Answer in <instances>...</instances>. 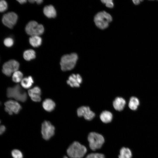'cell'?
<instances>
[{"instance_id":"7402d4cb","label":"cell","mask_w":158,"mask_h":158,"mask_svg":"<svg viewBox=\"0 0 158 158\" xmlns=\"http://www.w3.org/2000/svg\"><path fill=\"white\" fill-rule=\"evenodd\" d=\"M35 53L32 49H30L25 51L23 54L24 59L26 61H29L34 59L35 57Z\"/></svg>"},{"instance_id":"5bb4252c","label":"cell","mask_w":158,"mask_h":158,"mask_svg":"<svg viewBox=\"0 0 158 158\" xmlns=\"http://www.w3.org/2000/svg\"><path fill=\"white\" fill-rule=\"evenodd\" d=\"M125 100L121 97H116L113 102V106L116 111H120L122 110L126 105Z\"/></svg>"},{"instance_id":"9a60e30c","label":"cell","mask_w":158,"mask_h":158,"mask_svg":"<svg viewBox=\"0 0 158 158\" xmlns=\"http://www.w3.org/2000/svg\"><path fill=\"white\" fill-rule=\"evenodd\" d=\"M56 106L54 102L50 99H47L42 103V107L44 109L48 112L53 111Z\"/></svg>"},{"instance_id":"484cf974","label":"cell","mask_w":158,"mask_h":158,"mask_svg":"<svg viewBox=\"0 0 158 158\" xmlns=\"http://www.w3.org/2000/svg\"><path fill=\"white\" fill-rule=\"evenodd\" d=\"M7 8V4L6 1L4 0H1L0 1V11L3 12L5 11Z\"/></svg>"},{"instance_id":"ffe728a7","label":"cell","mask_w":158,"mask_h":158,"mask_svg":"<svg viewBox=\"0 0 158 158\" xmlns=\"http://www.w3.org/2000/svg\"><path fill=\"white\" fill-rule=\"evenodd\" d=\"M29 41L32 46L37 47L41 44L42 39L39 36H33L29 38Z\"/></svg>"},{"instance_id":"f546056e","label":"cell","mask_w":158,"mask_h":158,"mask_svg":"<svg viewBox=\"0 0 158 158\" xmlns=\"http://www.w3.org/2000/svg\"><path fill=\"white\" fill-rule=\"evenodd\" d=\"M142 1L139 0H133V3L135 5H138L139 4L140 2Z\"/></svg>"},{"instance_id":"603a6c76","label":"cell","mask_w":158,"mask_h":158,"mask_svg":"<svg viewBox=\"0 0 158 158\" xmlns=\"http://www.w3.org/2000/svg\"><path fill=\"white\" fill-rule=\"evenodd\" d=\"M23 74L22 72L17 71L14 72L12 76V81L15 83H18L21 82L23 79Z\"/></svg>"},{"instance_id":"cb8c5ba5","label":"cell","mask_w":158,"mask_h":158,"mask_svg":"<svg viewBox=\"0 0 158 158\" xmlns=\"http://www.w3.org/2000/svg\"><path fill=\"white\" fill-rule=\"evenodd\" d=\"M11 155L13 158H23L22 152L17 149H14L11 152Z\"/></svg>"},{"instance_id":"8fae6325","label":"cell","mask_w":158,"mask_h":158,"mask_svg":"<svg viewBox=\"0 0 158 158\" xmlns=\"http://www.w3.org/2000/svg\"><path fill=\"white\" fill-rule=\"evenodd\" d=\"M18 19L17 15L13 12L8 13L3 15L2 22L6 26L12 28L16 23Z\"/></svg>"},{"instance_id":"4dcf8cb0","label":"cell","mask_w":158,"mask_h":158,"mask_svg":"<svg viewBox=\"0 0 158 158\" xmlns=\"http://www.w3.org/2000/svg\"><path fill=\"white\" fill-rule=\"evenodd\" d=\"M20 4H23L26 3L27 1L26 0H17Z\"/></svg>"},{"instance_id":"4fadbf2b","label":"cell","mask_w":158,"mask_h":158,"mask_svg":"<svg viewBox=\"0 0 158 158\" xmlns=\"http://www.w3.org/2000/svg\"><path fill=\"white\" fill-rule=\"evenodd\" d=\"M28 95L31 99L35 102H39L41 100V91L38 86H35L28 91Z\"/></svg>"},{"instance_id":"3957f363","label":"cell","mask_w":158,"mask_h":158,"mask_svg":"<svg viewBox=\"0 0 158 158\" xmlns=\"http://www.w3.org/2000/svg\"><path fill=\"white\" fill-rule=\"evenodd\" d=\"M6 95L8 98H13L22 102H25L27 98L26 93L19 85H17L13 87L8 88Z\"/></svg>"},{"instance_id":"5b68a950","label":"cell","mask_w":158,"mask_h":158,"mask_svg":"<svg viewBox=\"0 0 158 158\" xmlns=\"http://www.w3.org/2000/svg\"><path fill=\"white\" fill-rule=\"evenodd\" d=\"M88 140L90 147L93 151L101 148L104 141V138L102 135L95 132L89 134Z\"/></svg>"},{"instance_id":"52a82bcc","label":"cell","mask_w":158,"mask_h":158,"mask_svg":"<svg viewBox=\"0 0 158 158\" xmlns=\"http://www.w3.org/2000/svg\"><path fill=\"white\" fill-rule=\"evenodd\" d=\"M19 67V63L17 61L11 60L4 63L2 72L6 76H10L12 73L18 71Z\"/></svg>"},{"instance_id":"30bf717a","label":"cell","mask_w":158,"mask_h":158,"mask_svg":"<svg viewBox=\"0 0 158 158\" xmlns=\"http://www.w3.org/2000/svg\"><path fill=\"white\" fill-rule=\"evenodd\" d=\"M78 116H83L86 120H91L95 116V113L92 111L88 106H82L78 108L77 110Z\"/></svg>"},{"instance_id":"7a4b0ae2","label":"cell","mask_w":158,"mask_h":158,"mask_svg":"<svg viewBox=\"0 0 158 158\" xmlns=\"http://www.w3.org/2000/svg\"><path fill=\"white\" fill-rule=\"evenodd\" d=\"M87 151L85 147L77 141L73 142L67 150L68 155L71 158H81Z\"/></svg>"},{"instance_id":"d6a6232c","label":"cell","mask_w":158,"mask_h":158,"mask_svg":"<svg viewBox=\"0 0 158 158\" xmlns=\"http://www.w3.org/2000/svg\"><path fill=\"white\" fill-rule=\"evenodd\" d=\"M29 1L30 3H34L35 2V0H29Z\"/></svg>"},{"instance_id":"ba28073f","label":"cell","mask_w":158,"mask_h":158,"mask_svg":"<svg viewBox=\"0 0 158 158\" xmlns=\"http://www.w3.org/2000/svg\"><path fill=\"white\" fill-rule=\"evenodd\" d=\"M54 126L49 121H44L42 124L41 132L43 138L47 140L53 136L55 132Z\"/></svg>"},{"instance_id":"83f0119b","label":"cell","mask_w":158,"mask_h":158,"mask_svg":"<svg viewBox=\"0 0 158 158\" xmlns=\"http://www.w3.org/2000/svg\"><path fill=\"white\" fill-rule=\"evenodd\" d=\"M101 1L108 7L111 8L114 6V4L112 0H102Z\"/></svg>"},{"instance_id":"7c38bea8","label":"cell","mask_w":158,"mask_h":158,"mask_svg":"<svg viewBox=\"0 0 158 158\" xmlns=\"http://www.w3.org/2000/svg\"><path fill=\"white\" fill-rule=\"evenodd\" d=\"M82 76L79 74L73 73L69 75L66 81L67 84L72 87H78L82 83Z\"/></svg>"},{"instance_id":"44dd1931","label":"cell","mask_w":158,"mask_h":158,"mask_svg":"<svg viewBox=\"0 0 158 158\" xmlns=\"http://www.w3.org/2000/svg\"><path fill=\"white\" fill-rule=\"evenodd\" d=\"M140 102L138 99L136 97H131L129 100L128 106L131 110H135L137 109L139 105Z\"/></svg>"},{"instance_id":"e0dca14e","label":"cell","mask_w":158,"mask_h":158,"mask_svg":"<svg viewBox=\"0 0 158 158\" xmlns=\"http://www.w3.org/2000/svg\"><path fill=\"white\" fill-rule=\"evenodd\" d=\"M44 14L48 18H54L56 16V11L52 5L46 6L43 9Z\"/></svg>"},{"instance_id":"2e32d148","label":"cell","mask_w":158,"mask_h":158,"mask_svg":"<svg viewBox=\"0 0 158 158\" xmlns=\"http://www.w3.org/2000/svg\"><path fill=\"white\" fill-rule=\"evenodd\" d=\"M99 118L103 122L108 123L111 121L113 118V115L110 111L104 110L101 113Z\"/></svg>"},{"instance_id":"836d02e7","label":"cell","mask_w":158,"mask_h":158,"mask_svg":"<svg viewBox=\"0 0 158 158\" xmlns=\"http://www.w3.org/2000/svg\"><path fill=\"white\" fill-rule=\"evenodd\" d=\"M63 158H68L66 156H64Z\"/></svg>"},{"instance_id":"1f68e13d","label":"cell","mask_w":158,"mask_h":158,"mask_svg":"<svg viewBox=\"0 0 158 158\" xmlns=\"http://www.w3.org/2000/svg\"><path fill=\"white\" fill-rule=\"evenodd\" d=\"M43 1L42 0H35V2L37 4H40L42 3Z\"/></svg>"},{"instance_id":"d6986e66","label":"cell","mask_w":158,"mask_h":158,"mask_svg":"<svg viewBox=\"0 0 158 158\" xmlns=\"http://www.w3.org/2000/svg\"><path fill=\"white\" fill-rule=\"evenodd\" d=\"M132 157V153L129 148L123 147L121 149L119 158H131Z\"/></svg>"},{"instance_id":"6da1fadb","label":"cell","mask_w":158,"mask_h":158,"mask_svg":"<svg viewBox=\"0 0 158 158\" xmlns=\"http://www.w3.org/2000/svg\"><path fill=\"white\" fill-rule=\"evenodd\" d=\"M78 58L77 54L75 53L63 56L60 62L61 70L65 71L73 69L76 64Z\"/></svg>"},{"instance_id":"277c9868","label":"cell","mask_w":158,"mask_h":158,"mask_svg":"<svg viewBox=\"0 0 158 158\" xmlns=\"http://www.w3.org/2000/svg\"><path fill=\"white\" fill-rule=\"evenodd\" d=\"M112 18L110 14L105 11L98 13L95 16L94 22L96 26L101 29L107 28L109 23L112 20Z\"/></svg>"},{"instance_id":"ac0fdd59","label":"cell","mask_w":158,"mask_h":158,"mask_svg":"<svg viewBox=\"0 0 158 158\" xmlns=\"http://www.w3.org/2000/svg\"><path fill=\"white\" fill-rule=\"evenodd\" d=\"M34 82L32 77L30 76L23 78L21 82V85L23 88L28 89L32 86Z\"/></svg>"},{"instance_id":"4316f807","label":"cell","mask_w":158,"mask_h":158,"mask_svg":"<svg viewBox=\"0 0 158 158\" xmlns=\"http://www.w3.org/2000/svg\"><path fill=\"white\" fill-rule=\"evenodd\" d=\"M4 44L6 47H11L13 44V40L11 38H7L4 40Z\"/></svg>"},{"instance_id":"d4e9b609","label":"cell","mask_w":158,"mask_h":158,"mask_svg":"<svg viewBox=\"0 0 158 158\" xmlns=\"http://www.w3.org/2000/svg\"><path fill=\"white\" fill-rule=\"evenodd\" d=\"M86 158H105V157L101 153H92L88 155Z\"/></svg>"},{"instance_id":"8992f818","label":"cell","mask_w":158,"mask_h":158,"mask_svg":"<svg viewBox=\"0 0 158 158\" xmlns=\"http://www.w3.org/2000/svg\"><path fill=\"white\" fill-rule=\"evenodd\" d=\"M44 28L42 24L37 22L31 21L26 25L25 30L27 33L31 36H39L43 33Z\"/></svg>"},{"instance_id":"9c48e42d","label":"cell","mask_w":158,"mask_h":158,"mask_svg":"<svg viewBox=\"0 0 158 158\" xmlns=\"http://www.w3.org/2000/svg\"><path fill=\"white\" fill-rule=\"evenodd\" d=\"M4 106L5 111L10 115L13 113L18 114L21 109L20 105L18 102L12 100L6 102Z\"/></svg>"},{"instance_id":"f1b7e54d","label":"cell","mask_w":158,"mask_h":158,"mask_svg":"<svg viewBox=\"0 0 158 158\" xmlns=\"http://www.w3.org/2000/svg\"><path fill=\"white\" fill-rule=\"evenodd\" d=\"M6 127L3 125L1 126L0 127V133L1 134H3L5 131Z\"/></svg>"}]
</instances>
